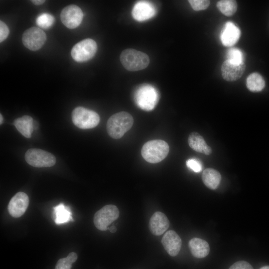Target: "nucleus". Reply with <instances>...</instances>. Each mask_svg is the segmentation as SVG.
Segmentation results:
<instances>
[{
	"mask_svg": "<svg viewBox=\"0 0 269 269\" xmlns=\"http://www.w3.org/2000/svg\"><path fill=\"white\" fill-rule=\"evenodd\" d=\"M134 119L131 114L126 112H121L113 115L107 123V131L113 138H121L131 129Z\"/></svg>",
	"mask_w": 269,
	"mask_h": 269,
	"instance_id": "1",
	"label": "nucleus"
},
{
	"mask_svg": "<svg viewBox=\"0 0 269 269\" xmlns=\"http://www.w3.org/2000/svg\"><path fill=\"white\" fill-rule=\"evenodd\" d=\"M169 150L168 144L161 139H155L145 142L141 153L143 158L147 162L156 163L163 160Z\"/></svg>",
	"mask_w": 269,
	"mask_h": 269,
	"instance_id": "2",
	"label": "nucleus"
},
{
	"mask_svg": "<svg viewBox=\"0 0 269 269\" xmlns=\"http://www.w3.org/2000/svg\"><path fill=\"white\" fill-rule=\"evenodd\" d=\"M134 98L137 106L141 109L152 110L159 100L157 90L152 85L147 84L139 86L135 90Z\"/></svg>",
	"mask_w": 269,
	"mask_h": 269,
	"instance_id": "3",
	"label": "nucleus"
},
{
	"mask_svg": "<svg viewBox=\"0 0 269 269\" xmlns=\"http://www.w3.org/2000/svg\"><path fill=\"white\" fill-rule=\"evenodd\" d=\"M122 64L127 70L136 71L142 70L148 65V56L141 51L134 49H127L120 55Z\"/></svg>",
	"mask_w": 269,
	"mask_h": 269,
	"instance_id": "4",
	"label": "nucleus"
},
{
	"mask_svg": "<svg viewBox=\"0 0 269 269\" xmlns=\"http://www.w3.org/2000/svg\"><path fill=\"white\" fill-rule=\"evenodd\" d=\"M73 124L82 129H92L99 123L100 117L95 112L82 107L75 108L72 113Z\"/></svg>",
	"mask_w": 269,
	"mask_h": 269,
	"instance_id": "5",
	"label": "nucleus"
},
{
	"mask_svg": "<svg viewBox=\"0 0 269 269\" xmlns=\"http://www.w3.org/2000/svg\"><path fill=\"white\" fill-rule=\"evenodd\" d=\"M120 212L117 206L107 205L96 212L94 216V223L95 227L101 231L109 229L108 226L117 220Z\"/></svg>",
	"mask_w": 269,
	"mask_h": 269,
	"instance_id": "6",
	"label": "nucleus"
},
{
	"mask_svg": "<svg viewBox=\"0 0 269 269\" xmlns=\"http://www.w3.org/2000/svg\"><path fill=\"white\" fill-rule=\"evenodd\" d=\"M25 159L29 165L35 167H51L56 162L55 157L52 154L38 148L27 150Z\"/></svg>",
	"mask_w": 269,
	"mask_h": 269,
	"instance_id": "7",
	"label": "nucleus"
},
{
	"mask_svg": "<svg viewBox=\"0 0 269 269\" xmlns=\"http://www.w3.org/2000/svg\"><path fill=\"white\" fill-rule=\"evenodd\" d=\"M97 49L96 42L92 39L86 38L73 47L71 55L75 61L82 62L91 59L95 55Z\"/></svg>",
	"mask_w": 269,
	"mask_h": 269,
	"instance_id": "8",
	"label": "nucleus"
},
{
	"mask_svg": "<svg viewBox=\"0 0 269 269\" xmlns=\"http://www.w3.org/2000/svg\"><path fill=\"white\" fill-rule=\"evenodd\" d=\"M46 40L45 32L40 28L31 27L23 33L22 41L23 45L30 50L40 49Z\"/></svg>",
	"mask_w": 269,
	"mask_h": 269,
	"instance_id": "9",
	"label": "nucleus"
},
{
	"mask_svg": "<svg viewBox=\"0 0 269 269\" xmlns=\"http://www.w3.org/2000/svg\"><path fill=\"white\" fill-rule=\"evenodd\" d=\"M83 13L77 5L71 4L65 7L61 12L62 22L67 27L73 29L78 27L82 22Z\"/></svg>",
	"mask_w": 269,
	"mask_h": 269,
	"instance_id": "10",
	"label": "nucleus"
},
{
	"mask_svg": "<svg viewBox=\"0 0 269 269\" xmlns=\"http://www.w3.org/2000/svg\"><path fill=\"white\" fill-rule=\"evenodd\" d=\"M28 204L27 195L23 192H19L10 199L7 207L8 211L12 217H20L25 212Z\"/></svg>",
	"mask_w": 269,
	"mask_h": 269,
	"instance_id": "11",
	"label": "nucleus"
},
{
	"mask_svg": "<svg viewBox=\"0 0 269 269\" xmlns=\"http://www.w3.org/2000/svg\"><path fill=\"white\" fill-rule=\"evenodd\" d=\"M161 243L165 251L172 257L178 254L182 245L180 237L173 230L168 231L165 233Z\"/></svg>",
	"mask_w": 269,
	"mask_h": 269,
	"instance_id": "12",
	"label": "nucleus"
},
{
	"mask_svg": "<svg viewBox=\"0 0 269 269\" xmlns=\"http://www.w3.org/2000/svg\"><path fill=\"white\" fill-rule=\"evenodd\" d=\"M133 18L138 21H143L153 17L156 14V9L150 2L139 1L134 5L132 12Z\"/></svg>",
	"mask_w": 269,
	"mask_h": 269,
	"instance_id": "13",
	"label": "nucleus"
},
{
	"mask_svg": "<svg viewBox=\"0 0 269 269\" xmlns=\"http://www.w3.org/2000/svg\"><path fill=\"white\" fill-rule=\"evenodd\" d=\"M169 221L166 215L159 211L155 212L149 222V229L155 236L162 235L169 227Z\"/></svg>",
	"mask_w": 269,
	"mask_h": 269,
	"instance_id": "14",
	"label": "nucleus"
},
{
	"mask_svg": "<svg viewBox=\"0 0 269 269\" xmlns=\"http://www.w3.org/2000/svg\"><path fill=\"white\" fill-rule=\"evenodd\" d=\"M245 68L244 63L235 64L226 60L221 66L222 75L226 81L230 82L236 81L243 75Z\"/></svg>",
	"mask_w": 269,
	"mask_h": 269,
	"instance_id": "15",
	"label": "nucleus"
},
{
	"mask_svg": "<svg viewBox=\"0 0 269 269\" xmlns=\"http://www.w3.org/2000/svg\"><path fill=\"white\" fill-rule=\"evenodd\" d=\"M240 34L239 28L232 22L228 21L221 33V41L225 46H233L239 39Z\"/></svg>",
	"mask_w": 269,
	"mask_h": 269,
	"instance_id": "16",
	"label": "nucleus"
},
{
	"mask_svg": "<svg viewBox=\"0 0 269 269\" xmlns=\"http://www.w3.org/2000/svg\"><path fill=\"white\" fill-rule=\"evenodd\" d=\"M188 142L189 146L198 152L209 155L212 152L211 148L206 143L204 138L197 132H192L189 134Z\"/></svg>",
	"mask_w": 269,
	"mask_h": 269,
	"instance_id": "17",
	"label": "nucleus"
},
{
	"mask_svg": "<svg viewBox=\"0 0 269 269\" xmlns=\"http://www.w3.org/2000/svg\"><path fill=\"white\" fill-rule=\"evenodd\" d=\"M188 246L192 255L196 258H203L206 257L210 252L208 243L200 238L191 239L189 242Z\"/></svg>",
	"mask_w": 269,
	"mask_h": 269,
	"instance_id": "18",
	"label": "nucleus"
},
{
	"mask_svg": "<svg viewBox=\"0 0 269 269\" xmlns=\"http://www.w3.org/2000/svg\"><path fill=\"white\" fill-rule=\"evenodd\" d=\"M34 121L29 116H23L14 121V125L18 131L24 137L30 138L33 131Z\"/></svg>",
	"mask_w": 269,
	"mask_h": 269,
	"instance_id": "19",
	"label": "nucleus"
},
{
	"mask_svg": "<svg viewBox=\"0 0 269 269\" xmlns=\"http://www.w3.org/2000/svg\"><path fill=\"white\" fill-rule=\"evenodd\" d=\"M204 184L210 189H216L220 184L221 176L216 169L208 168L205 169L202 175Z\"/></svg>",
	"mask_w": 269,
	"mask_h": 269,
	"instance_id": "20",
	"label": "nucleus"
},
{
	"mask_svg": "<svg viewBox=\"0 0 269 269\" xmlns=\"http://www.w3.org/2000/svg\"><path fill=\"white\" fill-rule=\"evenodd\" d=\"M53 209L55 215L54 221L56 224H62L73 221L69 208L63 203H60L54 207Z\"/></svg>",
	"mask_w": 269,
	"mask_h": 269,
	"instance_id": "21",
	"label": "nucleus"
},
{
	"mask_svg": "<svg viewBox=\"0 0 269 269\" xmlns=\"http://www.w3.org/2000/svg\"><path fill=\"white\" fill-rule=\"evenodd\" d=\"M246 85L250 91L257 92L262 91L264 88L265 82L260 74L253 73L247 77Z\"/></svg>",
	"mask_w": 269,
	"mask_h": 269,
	"instance_id": "22",
	"label": "nucleus"
},
{
	"mask_svg": "<svg viewBox=\"0 0 269 269\" xmlns=\"http://www.w3.org/2000/svg\"><path fill=\"white\" fill-rule=\"evenodd\" d=\"M217 7L223 14L230 16L236 12L237 3L235 0H222L217 2Z\"/></svg>",
	"mask_w": 269,
	"mask_h": 269,
	"instance_id": "23",
	"label": "nucleus"
},
{
	"mask_svg": "<svg viewBox=\"0 0 269 269\" xmlns=\"http://www.w3.org/2000/svg\"><path fill=\"white\" fill-rule=\"evenodd\" d=\"M226 60L235 64L244 63V56L242 52L237 48H231L226 53Z\"/></svg>",
	"mask_w": 269,
	"mask_h": 269,
	"instance_id": "24",
	"label": "nucleus"
},
{
	"mask_svg": "<svg viewBox=\"0 0 269 269\" xmlns=\"http://www.w3.org/2000/svg\"><path fill=\"white\" fill-rule=\"evenodd\" d=\"M77 259V255L74 252L70 253L66 258L59 259L55 269H71L72 264Z\"/></svg>",
	"mask_w": 269,
	"mask_h": 269,
	"instance_id": "25",
	"label": "nucleus"
},
{
	"mask_svg": "<svg viewBox=\"0 0 269 269\" xmlns=\"http://www.w3.org/2000/svg\"><path fill=\"white\" fill-rule=\"evenodd\" d=\"M54 17L53 15L47 13L39 14L36 19L37 25L41 28L47 29L50 28L54 23Z\"/></svg>",
	"mask_w": 269,
	"mask_h": 269,
	"instance_id": "26",
	"label": "nucleus"
},
{
	"mask_svg": "<svg viewBox=\"0 0 269 269\" xmlns=\"http://www.w3.org/2000/svg\"><path fill=\"white\" fill-rule=\"evenodd\" d=\"M188 1L192 8L196 11L206 9L210 3L209 0H190Z\"/></svg>",
	"mask_w": 269,
	"mask_h": 269,
	"instance_id": "27",
	"label": "nucleus"
},
{
	"mask_svg": "<svg viewBox=\"0 0 269 269\" xmlns=\"http://www.w3.org/2000/svg\"><path fill=\"white\" fill-rule=\"evenodd\" d=\"M187 166L195 172L202 171L203 167L201 162L196 158H190L186 161Z\"/></svg>",
	"mask_w": 269,
	"mask_h": 269,
	"instance_id": "28",
	"label": "nucleus"
},
{
	"mask_svg": "<svg viewBox=\"0 0 269 269\" xmlns=\"http://www.w3.org/2000/svg\"><path fill=\"white\" fill-rule=\"evenodd\" d=\"M229 269H254L248 262L244 261H238L233 264Z\"/></svg>",
	"mask_w": 269,
	"mask_h": 269,
	"instance_id": "29",
	"label": "nucleus"
},
{
	"mask_svg": "<svg viewBox=\"0 0 269 269\" xmlns=\"http://www.w3.org/2000/svg\"><path fill=\"white\" fill-rule=\"evenodd\" d=\"M9 34V29L3 21H0V42H2L7 37Z\"/></svg>",
	"mask_w": 269,
	"mask_h": 269,
	"instance_id": "30",
	"label": "nucleus"
},
{
	"mask_svg": "<svg viewBox=\"0 0 269 269\" xmlns=\"http://www.w3.org/2000/svg\"><path fill=\"white\" fill-rule=\"evenodd\" d=\"M31 1L33 4H34L35 5H41V4H43L45 1V0H31Z\"/></svg>",
	"mask_w": 269,
	"mask_h": 269,
	"instance_id": "31",
	"label": "nucleus"
},
{
	"mask_svg": "<svg viewBox=\"0 0 269 269\" xmlns=\"http://www.w3.org/2000/svg\"><path fill=\"white\" fill-rule=\"evenodd\" d=\"M109 230L112 233H115L117 231V228L115 226H112Z\"/></svg>",
	"mask_w": 269,
	"mask_h": 269,
	"instance_id": "32",
	"label": "nucleus"
},
{
	"mask_svg": "<svg viewBox=\"0 0 269 269\" xmlns=\"http://www.w3.org/2000/svg\"><path fill=\"white\" fill-rule=\"evenodd\" d=\"M260 269H269V266H264L262 268H261Z\"/></svg>",
	"mask_w": 269,
	"mask_h": 269,
	"instance_id": "33",
	"label": "nucleus"
},
{
	"mask_svg": "<svg viewBox=\"0 0 269 269\" xmlns=\"http://www.w3.org/2000/svg\"><path fill=\"white\" fill-rule=\"evenodd\" d=\"M0 124H1L2 123L3 118H2V115H1V114H0Z\"/></svg>",
	"mask_w": 269,
	"mask_h": 269,
	"instance_id": "34",
	"label": "nucleus"
}]
</instances>
